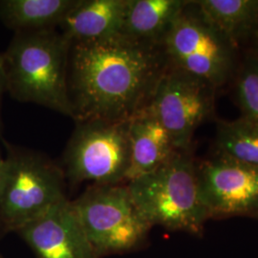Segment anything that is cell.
<instances>
[{
	"instance_id": "obj_12",
	"label": "cell",
	"mask_w": 258,
	"mask_h": 258,
	"mask_svg": "<svg viewBox=\"0 0 258 258\" xmlns=\"http://www.w3.org/2000/svg\"><path fill=\"white\" fill-rule=\"evenodd\" d=\"M128 0H79L58 25L72 42L93 41L120 35Z\"/></svg>"
},
{
	"instance_id": "obj_21",
	"label": "cell",
	"mask_w": 258,
	"mask_h": 258,
	"mask_svg": "<svg viewBox=\"0 0 258 258\" xmlns=\"http://www.w3.org/2000/svg\"><path fill=\"white\" fill-rule=\"evenodd\" d=\"M0 258H2V257H1V256H0Z\"/></svg>"
},
{
	"instance_id": "obj_8",
	"label": "cell",
	"mask_w": 258,
	"mask_h": 258,
	"mask_svg": "<svg viewBox=\"0 0 258 258\" xmlns=\"http://www.w3.org/2000/svg\"><path fill=\"white\" fill-rule=\"evenodd\" d=\"M216 89L167 63L148 102L178 150H189L196 129L211 117Z\"/></svg>"
},
{
	"instance_id": "obj_20",
	"label": "cell",
	"mask_w": 258,
	"mask_h": 258,
	"mask_svg": "<svg viewBox=\"0 0 258 258\" xmlns=\"http://www.w3.org/2000/svg\"><path fill=\"white\" fill-rule=\"evenodd\" d=\"M254 55V56H255V57H256V58L258 59V49L256 50V53H255V55Z\"/></svg>"
},
{
	"instance_id": "obj_15",
	"label": "cell",
	"mask_w": 258,
	"mask_h": 258,
	"mask_svg": "<svg viewBox=\"0 0 258 258\" xmlns=\"http://www.w3.org/2000/svg\"><path fill=\"white\" fill-rule=\"evenodd\" d=\"M79 0H0V19L16 33L58 27Z\"/></svg>"
},
{
	"instance_id": "obj_13",
	"label": "cell",
	"mask_w": 258,
	"mask_h": 258,
	"mask_svg": "<svg viewBox=\"0 0 258 258\" xmlns=\"http://www.w3.org/2000/svg\"><path fill=\"white\" fill-rule=\"evenodd\" d=\"M188 1L128 0L120 35L139 42L161 45Z\"/></svg>"
},
{
	"instance_id": "obj_9",
	"label": "cell",
	"mask_w": 258,
	"mask_h": 258,
	"mask_svg": "<svg viewBox=\"0 0 258 258\" xmlns=\"http://www.w3.org/2000/svg\"><path fill=\"white\" fill-rule=\"evenodd\" d=\"M198 179L210 219L258 218V167L216 155L198 165Z\"/></svg>"
},
{
	"instance_id": "obj_5",
	"label": "cell",
	"mask_w": 258,
	"mask_h": 258,
	"mask_svg": "<svg viewBox=\"0 0 258 258\" xmlns=\"http://www.w3.org/2000/svg\"><path fill=\"white\" fill-rule=\"evenodd\" d=\"M77 217L98 257L140 248L151 229L126 183L90 185L72 201Z\"/></svg>"
},
{
	"instance_id": "obj_1",
	"label": "cell",
	"mask_w": 258,
	"mask_h": 258,
	"mask_svg": "<svg viewBox=\"0 0 258 258\" xmlns=\"http://www.w3.org/2000/svg\"><path fill=\"white\" fill-rule=\"evenodd\" d=\"M167 66L161 45L122 35L72 42L68 97L77 121H125L146 107Z\"/></svg>"
},
{
	"instance_id": "obj_22",
	"label": "cell",
	"mask_w": 258,
	"mask_h": 258,
	"mask_svg": "<svg viewBox=\"0 0 258 258\" xmlns=\"http://www.w3.org/2000/svg\"><path fill=\"white\" fill-rule=\"evenodd\" d=\"M257 38H258V37H257Z\"/></svg>"
},
{
	"instance_id": "obj_10",
	"label": "cell",
	"mask_w": 258,
	"mask_h": 258,
	"mask_svg": "<svg viewBox=\"0 0 258 258\" xmlns=\"http://www.w3.org/2000/svg\"><path fill=\"white\" fill-rule=\"evenodd\" d=\"M17 232L36 258H99L68 199Z\"/></svg>"
},
{
	"instance_id": "obj_17",
	"label": "cell",
	"mask_w": 258,
	"mask_h": 258,
	"mask_svg": "<svg viewBox=\"0 0 258 258\" xmlns=\"http://www.w3.org/2000/svg\"><path fill=\"white\" fill-rule=\"evenodd\" d=\"M234 92L242 117L258 123V59L249 56L237 71Z\"/></svg>"
},
{
	"instance_id": "obj_16",
	"label": "cell",
	"mask_w": 258,
	"mask_h": 258,
	"mask_svg": "<svg viewBox=\"0 0 258 258\" xmlns=\"http://www.w3.org/2000/svg\"><path fill=\"white\" fill-rule=\"evenodd\" d=\"M217 155L258 167V123L243 117L219 121L216 131Z\"/></svg>"
},
{
	"instance_id": "obj_14",
	"label": "cell",
	"mask_w": 258,
	"mask_h": 258,
	"mask_svg": "<svg viewBox=\"0 0 258 258\" xmlns=\"http://www.w3.org/2000/svg\"><path fill=\"white\" fill-rule=\"evenodd\" d=\"M196 9L234 46L258 37V0H199Z\"/></svg>"
},
{
	"instance_id": "obj_2",
	"label": "cell",
	"mask_w": 258,
	"mask_h": 258,
	"mask_svg": "<svg viewBox=\"0 0 258 258\" xmlns=\"http://www.w3.org/2000/svg\"><path fill=\"white\" fill-rule=\"evenodd\" d=\"M70 41L55 29L16 33L2 54L6 91L72 118L68 97Z\"/></svg>"
},
{
	"instance_id": "obj_3",
	"label": "cell",
	"mask_w": 258,
	"mask_h": 258,
	"mask_svg": "<svg viewBox=\"0 0 258 258\" xmlns=\"http://www.w3.org/2000/svg\"><path fill=\"white\" fill-rule=\"evenodd\" d=\"M126 184L151 228L203 233L210 215L201 196L198 165L189 150H177L162 166Z\"/></svg>"
},
{
	"instance_id": "obj_6",
	"label": "cell",
	"mask_w": 258,
	"mask_h": 258,
	"mask_svg": "<svg viewBox=\"0 0 258 258\" xmlns=\"http://www.w3.org/2000/svg\"><path fill=\"white\" fill-rule=\"evenodd\" d=\"M167 63L218 89L235 73L236 47L188 1L162 44Z\"/></svg>"
},
{
	"instance_id": "obj_18",
	"label": "cell",
	"mask_w": 258,
	"mask_h": 258,
	"mask_svg": "<svg viewBox=\"0 0 258 258\" xmlns=\"http://www.w3.org/2000/svg\"><path fill=\"white\" fill-rule=\"evenodd\" d=\"M6 91V81H5V73H4V67L2 61V55H0V104H1V97L2 94ZM1 115H0V134H1Z\"/></svg>"
},
{
	"instance_id": "obj_7",
	"label": "cell",
	"mask_w": 258,
	"mask_h": 258,
	"mask_svg": "<svg viewBox=\"0 0 258 258\" xmlns=\"http://www.w3.org/2000/svg\"><path fill=\"white\" fill-rule=\"evenodd\" d=\"M65 148L63 173L73 184L126 183L130 162L128 120L77 121Z\"/></svg>"
},
{
	"instance_id": "obj_11",
	"label": "cell",
	"mask_w": 258,
	"mask_h": 258,
	"mask_svg": "<svg viewBox=\"0 0 258 258\" xmlns=\"http://www.w3.org/2000/svg\"><path fill=\"white\" fill-rule=\"evenodd\" d=\"M130 162L126 183L162 166L178 150L169 132L147 105L128 120Z\"/></svg>"
},
{
	"instance_id": "obj_4",
	"label": "cell",
	"mask_w": 258,
	"mask_h": 258,
	"mask_svg": "<svg viewBox=\"0 0 258 258\" xmlns=\"http://www.w3.org/2000/svg\"><path fill=\"white\" fill-rule=\"evenodd\" d=\"M67 199L62 168L34 151L10 148L0 177V228L18 231Z\"/></svg>"
},
{
	"instance_id": "obj_19",
	"label": "cell",
	"mask_w": 258,
	"mask_h": 258,
	"mask_svg": "<svg viewBox=\"0 0 258 258\" xmlns=\"http://www.w3.org/2000/svg\"><path fill=\"white\" fill-rule=\"evenodd\" d=\"M2 163H3V157L0 153V177H1V168H2Z\"/></svg>"
}]
</instances>
